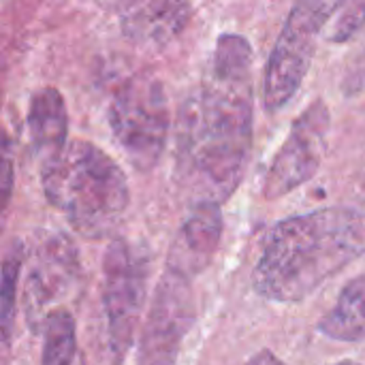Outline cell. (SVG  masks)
<instances>
[{
	"label": "cell",
	"mask_w": 365,
	"mask_h": 365,
	"mask_svg": "<svg viewBox=\"0 0 365 365\" xmlns=\"http://www.w3.org/2000/svg\"><path fill=\"white\" fill-rule=\"evenodd\" d=\"M250 139V45L237 34H225L216 45L212 77L180 115V167L199 201L220 203L237 188Z\"/></svg>",
	"instance_id": "1"
},
{
	"label": "cell",
	"mask_w": 365,
	"mask_h": 365,
	"mask_svg": "<svg viewBox=\"0 0 365 365\" xmlns=\"http://www.w3.org/2000/svg\"><path fill=\"white\" fill-rule=\"evenodd\" d=\"M43 190L73 229L90 240L109 235L128 207L124 171L88 141H66L45 158Z\"/></svg>",
	"instance_id": "3"
},
{
	"label": "cell",
	"mask_w": 365,
	"mask_h": 365,
	"mask_svg": "<svg viewBox=\"0 0 365 365\" xmlns=\"http://www.w3.org/2000/svg\"><path fill=\"white\" fill-rule=\"evenodd\" d=\"M9 340H11V336L0 325V365H9V359H11V355H9Z\"/></svg>",
	"instance_id": "19"
},
{
	"label": "cell",
	"mask_w": 365,
	"mask_h": 365,
	"mask_svg": "<svg viewBox=\"0 0 365 365\" xmlns=\"http://www.w3.org/2000/svg\"><path fill=\"white\" fill-rule=\"evenodd\" d=\"M246 365H287L284 361H280L274 353H269V351H261L259 355H255L250 361Z\"/></svg>",
	"instance_id": "18"
},
{
	"label": "cell",
	"mask_w": 365,
	"mask_h": 365,
	"mask_svg": "<svg viewBox=\"0 0 365 365\" xmlns=\"http://www.w3.org/2000/svg\"><path fill=\"white\" fill-rule=\"evenodd\" d=\"M81 289V265L75 244L60 233H41L32 242L24 284V314L32 331H41L45 319L64 308Z\"/></svg>",
	"instance_id": "7"
},
{
	"label": "cell",
	"mask_w": 365,
	"mask_h": 365,
	"mask_svg": "<svg viewBox=\"0 0 365 365\" xmlns=\"http://www.w3.org/2000/svg\"><path fill=\"white\" fill-rule=\"evenodd\" d=\"M109 124L135 167L156 165L169 137V105L163 86L150 77L126 81L111 101Z\"/></svg>",
	"instance_id": "5"
},
{
	"label": "cell",
	"mask_w": 365,
	"mask_h": 365,
	"mask_svg": "<svg viewBox=\"0 0 365 365\" xmlns=\"http://www.w3.org/2000/svg\"><path fill=\"white\" fill-rule=\"evenodd\" d=\"M13 190V152L6 137L0 135V214L4 212Z\"/></svg>",
	"instance_id": "17"
},
{
	"label": "cell",
	"mask_w": 365,
	"mask_h": 365,
	"mask_svg": "<svg viewBox=\"0 0 365 365\" xmlns=\"http://www.w3.org/2000/svg\"><path fill=\"white\" fill-rule=\"evenodd\" d=\"M26 248L21 242H15L6 252L0 269V325L11 336L13 317H15V299H17V280L24 267Z\"/></svg>",
	"instance_id": "15"
},
{
	"label": "cell",
	"mask_w": 365,
	"mask_h": 365,
	"mask_svg": "<svg viewBox=\"0 0 365 365\" xmlns=\"http://www.w3.org/2000/svg\"><path fill=\"white\" fill-rule=\"evenodd\" d=\"M103 306L107 317V338L113 365H122L133 342L141 317L148 257L126 240L109 244L103 261Z\"/></svg>",
	"instance_id": "6"
},
{
	"label": "cell",
	"mask_w": 365,
	"mask_h": 365,
	"mask_svg": "<svg viewBox=\"0 0 365 365\" xmlns=\"http://www.w3.org/2000/svg\"><path fill=\"white\" fill-rule=\"evenodd\" d=\"M43 365H73L77 357V329L75 319L66 308L51 312L43 327Z\"/></svg>",
	"instance_id": "14"
},
{
	"label": "cell",
	"mask_w": 365,
	"mask_h": 365,
	"mask_svg": "<svg viewBox=\"0 0 365 365\" xmlns=\"http://www.w3.org/2000/svg\"><path fill=\"white\" fill-rule=\"evenodd\" d=\"M195 321L190 278L165 272L139 342V365H175L180 346Z\"/></svg>",
	"instance_id": "8"
},
{
	"label": "cell",
	"mask_w": 365,
	"mask_h": 365,
	"mask_svg": "<svg viewBox=\"0 0 365 365\" xmlns=\"http://www.w3.org/2000/svg\"><path fill=\"white\" fill-rule=\"evenodd\" d=\"M28 126L32 145L43 158H49L68 141L66 107L58 90L45 88L36 92L30 105Z\"/></svg>",
	"instance_id": "12"
},
{
	"label": "cell",
	"mask_w": 365,
	"mask_h": 365,
	"mask_svg": "<svg viewBox=\"0 0 365 365\" xmlns=\"http://www.w3.org/2000/svg\"><path fill=\"white\" fill-rule=\"evenodd\" d=\"M79 365H83V364H79Z\"/></svg>",
	"instance_id": "22"
},
{
	"label": "cell",
	"mask_w": 365,
	"mask_h": 365,
	"mask_svg": "<svg viewBox=\"0 0 365 365\" xmlns=\"http://www.w3.org/2000/svg\"><path fill=\"white\" fill-rule=\"evenodd\" d=\"M329 133V111L323 101L312 103L293 124L287 141L278 150L267 180L265 195L278 199L306 184L321 167Z\"/></svg>",
	"instance_id": "9"
},
{
	"label": "cell",
	"mask_w": 365,
	"mask_h": 365,
	"mask_svg": "<svg viewBox=\"0 0 365 365\" xmlns=\"http://www.w3.org/2000/svg\"><path fill=\"white\" fill-rule=\"evenodd\" d=\"M319 327L327 338L340 342L365 340V274L344 287L336 306L323 317Z\"/></svg>",
	"instance_id": "13"
},
{
	"label": "cell",
	"mask_w": 365,
	"mask_h": 365,
	"mask_svg": "<svg viewBox=\"0 0 365 365\" xmlns=\"http://www.w3.org/2000/svg\"><path fill=\"white\" fill-rule=\"evenodd\" d=\"M365 24V0H346L340 9V17L331 30V41L344 43L353 38Z\"/></svg>",
	"instance_id": "16"
},
{
	"label": "cell",
	"mask_w": 365,
	"mask_h": 365,
	"mask_svg": "<svg viewBox=\"0 0 365 365\" xmlns=\"http://www.w3.org/2000/svg\"><path fill=\"white\" fill-rule=\"evenodd\" d=\"M344 2L346 0H295L263 75V103L269 111L282 109L297 94L314 56L317 34Z\"/></svg>",
	"instance_id": "4"
},
{
	"label": "cell",
	"mask_w": 365,
	"mask_h": 365,
	"mask_svg": "<svg viewBox=\"0 0 365 365\" xmlns=\"http://www.w3.org/2000/svg\"><path fill=\"white\" fill-rule=\"evenodd\" d=\"M222 237V216L218 203L199 201L182 225L171 250L167 269L184 278L203 272Z\"/></svg>",
	"instance_id": "10"
},
{
	"label": "cell",
	"mask_w": 365,
	"mask_h": 365,
	"mask_svg": "<svg viewBox=\"0 0 365 365\" xmlns=\"http://www.w3.org/2000/svg\"><path fill=\"white\" fill-rule=\"evenodd\" d=\"M118 13L126 36L150 47L167 45L188 21L186 0H118Z\"/></svg>",
	"instance_id": "11"
},
{
	"label": "cell",
	"mask_w": 365,
	"mask_h": 365,
	"mask_svg": "<svg viewBox=\"0 0 365 365\" xmlns=\"http://www.w3.org/2000/svg\"><path fill=\"white\" fill-rule=\"evenodd\" d=\"M357 201H359V205H361V212L365 214V178H364V182L359 184V190H357Z\"/></svg>",
	"instance_id": "20"
},
{
	"label": "cell",
	"mask_w": 365,
	"mask_h": 365,
	"mask_svg": "<svg viewBox=\"0 0 365 365\" xmlns=\"http://www.w3.org/2000/svg\"><path fill=\"white\" fill-rule=\"evenodd\" d=\"M365 255V225L353 210H319L276 225L252 274L255 291L293 304Z\"/></svg>",
	"instance_id": "2"
},
{
	"label": "cell",
	"mask_w": 365,
	"mask_h": 365,
	"mask_svg": "<svg viewBox=\"0 0 365 365\" xmlns=\"http://www.w3.org/2000/svg\"><path fill=\"white\" fill-rule=\"evenodd\" d=\"M336 365H359V364H355V361H342V364H336Z\"/></svg>",
	"instance_id": "21"
}]
</instances>
